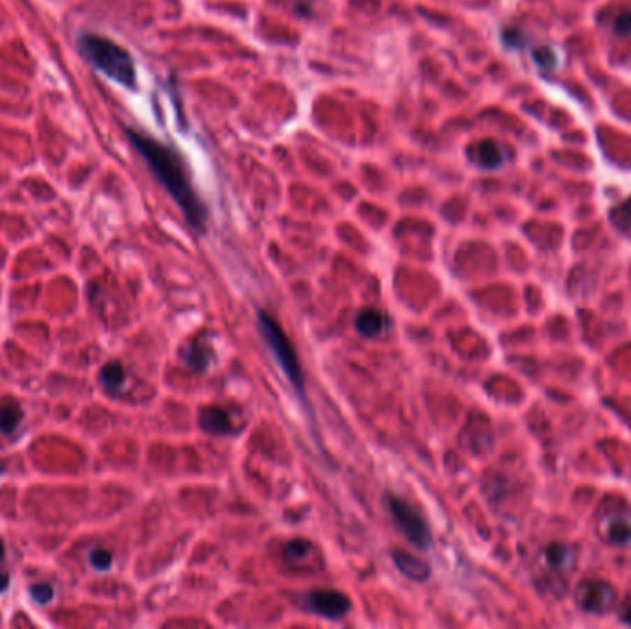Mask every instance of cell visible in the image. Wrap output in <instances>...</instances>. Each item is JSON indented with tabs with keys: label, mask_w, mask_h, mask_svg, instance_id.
I'll return each instance as SVG.
<instances>
[{
	"label": "cell",
	"mask_w": 631,
	"mask_h": 629,
	"mask_svg": "<svg viewBox=\"0 0 631 629\" xmlns=\"http://www.w3.org/2000/svg\"><path fill=\"white\" fill-rule=\"evenodd\" d=\"M128 139L148 163L151 174L181 209L188 225L198 232L205 231L209 216L207 207L192 183L191 172L181 154L176 148L142 133L139 129H128Z\"/></svg>",
	"instance_id": "6da1fadb"
},
{
	"label": "cell",
	"mask_w": 631,
	"mask_h": 629,
	"mask_svg": "<svg viewBox=\"0 0 631 629\" xmlns=\"http://www.w3.org/2000/svg\"><path fill=\"white\" fill-rule=\"evenodd\" d=\"M80 50L100 73L114 80L128 89L137 87V71H135L133 57L124 47H120L107 37L96 34H83L80 37Z\"/></svg>",
	"instance_id": "7a4b0ae2"
},
{
	"label": "cell",
	"mask_w": 631,
	"mask_h": 629,
	"mask_svg": "<svg viewBox=\"0 0 631 629\" xmlns=\"http://www.w3.org/2000/svg\"><path fill=\"white\" fill-rule=\"evenodd\" d=\"M257 323H259L260 336L266 341V346L269 347L272 355L275 356V360L281 366L283 373L288 378L290 386L294 387L295 393L299 395L303 401H305V378H303V369H301L299 356L295 353V347L292 343V340L288 338L283 327L277 323L274 316L266 312V310H259L257 314Z\"/></svg>",
	"instance_id": "3957f363"
},
{
	"label": "cell",
	"mask_w": 631,
	"mask_h": 629,
	"mask_svg": "<svg viewBox=\"0 0 631 629\" xmlns=\"http://www.w3.org/2000/svg\"><path fill=\"white\" fill-rule=\"evenodd\" d=\"M386 504L388 510L394 517L395 524L401 528L404 537L408 539L415 548L420 550H429L432 547V533H430L429 522L424 521V517L420 511L415 510L410 502L399 498L397 495H386Z\"/></svg>",
	"instance_id": "277c9868"
},
{
	"label": "cell",
	"mask_w": 631,
	"mask_h": 629,
	"mask_svg": "<svg viewBox=\"0 0 631 629\" xmlns=\"http://www.w3.org/2000/svg\"><path fill=\"white\" fill-rule=\"evenodd\" d=\"M305 604L312 613L321 619L340 620L351 611V600L340 591L332 589H316L305 594Z\"/></svg>",
	"instance_id": "5b68a950"
},
{
	"label": "cell",
	"mask_w": 631,
	"mask_h": 629,
	"mask_svg": "<svg viewBox=\"0 0 631 629\" xmlns=\"http://www.w3.org/2000/svg\"><path fill=\"white\" fill-rule=\"evenodd\" d=\"M576 604L584 611H589V613H604L613 605L615 602V594H613V589L604 582H598V579H591V582L579 583V587L576 589Z\"/></svg>",
	"instance_id": "8992f818"
},
{
	"label": "cell",
	"mask_w": 631,
	"mask_h": 629,
	"mask_svg": "<svg viewBox=\"0 0 631 629\" xmlns=\"http://www.w3.org/2000/svg\"><path fill=\"white\" fill-rule=\"evenodd\" d=\"M600 533L605 541L615 547H631V513L613 511L600 521Z\"/></svg>",
	"instance_id": "52a82bcc"
},
{
	"label": "cell",
	"mask_w": 631,
	"mask_h": 629,
	"mask_svg": "<svg viewBox=\"0 0 631 629\" xmlns=\"http://www.w3.org/2000/svg\"><path fill=\"white\" fill-rule=\"evenodd\" d=\"M198 424L203 432L211 434V436H228V434L237 432L231 413L218 404L203 406L198 413Z\"/></svg>",
	"instance_id": "ba28073f"
},
{
	"label": "cell",
	"mask_w": 631,
	"mask_h": 629,
	"mask_svg": "<svg viewBox=\"0 0 631 629\" xmlns=\"http://www.w3.org/2000/svg\"><path fill=\"white\" fill-rule=\"evenodd\" d=\"M392 559H394L399 572L406 576L408 579H412V582L423 583L430 578V565L424 559H421V557L414 556V554L395 548L394 552H392Z\"/></svg>",
	"instance_id": "9c48e42d"
},
{
	"label": "cell",
	"mask_w": 631,
	"mask_h": 629,
	"mask_svg": "<svg viewBox=\"0 0 631 629\" xmlns=\"http://www.w3.org/2000/svg\"><path fill=\"white\" fill-rule=\"evenodd\" d=\"M469 159L482 168H498L506 163V150L497 140H482L469 150Z\"/></svg>",
	"instance_id": "30bf717a"
},
{
	"label": "cell",
	"mask_w": 631,
	"mask_h": 629,
	"mask_svg": "<svg viewBox=\"0 0 631 629\" xmlns=\"http://www.w3.org/2000/svg\"><path fill=\"white\" fill-rule=\"evenodd\" d=\"M541 557H543V563L547 565V568L552 570V572H569L572 565H574V552L570 550V547L563 545V542H552V545H549L543 550Z\"/></svg>",
	"instance_id": "8fae6325"
},
{
	"label": "cell",
	"mask_w": 631,
	"mask_h": 629,
	"mask_svg": "<svg viewBox=\"0 0 631 629\" xmlns=\"http://www.w3.org/2000/svg\"><path fill=\"white\" fill-rule=\"evenodd\" d=\"M355 327L364 338H373L383 332L384 329V314L375 309H364L358 312Z\"/></svg>",
	"instance_id": "7c38bea8"
},
{
	"label": "cell",
	"mask_w": 631,
	"mask_h": 629,
	"mask_svg": "<svg viewBox=\"0 0 631 629\" xmlns=\"http://www.w3.org/2000/svg\"><path fill=\"white\" fill-rule=\"evenodd\" d=\"M212 347L203 343L202 340H196L188 349L185 351V360L186 364L198 373L207 371L209 366H211L212 360Z\"/></svg>",
	"instance_id": "4fadbf2b"
},
{
	"label": "cell",
	"mask_w": 631,
	"mask_h": 629,
	"mask_svg": "<svg viewBox=\"0 0 631 629\" xmlns=\"http://www.w3.org/2000/svg\"><path fill=\"white\" fill-rule=\"evenodd\" d=\"M22 421V410L15 401H6L0 404V432L13 434Z\"/></svg>",
	"instance_id": "5bb4252c"
},
{
	"label": "cell",
	"mask_w": 631,
	"mask_h": 629,
	"mask_svg": "<svg viewBox=\"0 0 631 629\" xmlns=\"http://www.w3.org/2000/svg\"><path fill=\"white\" fill-rule=\"evenodd\" d=\"M100 382L104 384V387L107 392H119L126 382V369L120 366L119 362H111V364L102 367V371H100Z\"/></svg>",
	"instance_id": "9a60e30c"
},
{
	"label": "cell",
	"mask_w": 631,
	"mask_h": 629,
	"mask_svg": "<svg viewBox=\"0 0 631 629\" xmlns=\"http://www.w3.org/2000/svg\"><path fill=\"white\" fill-rule=\"evenodd\" d=\"M311 550V542L305 541V539H294V541H290L285 547V556L288 559H292V561H301V559H305L309 556Z\"/></svg>",
	"instance_id": "2e32d148"
},
{
	"label": "cell",
	"mask_w": 631,
	"mask_h": 629,
	"mask_svg": "<svg viewBox=\"0 0 631 629\" xmlns=\"http://www.w3.org/2000/svg\"><path fill=\"white\" fill-rule=\"evenodd\" d=\"M89 559H91V565H93L96 570H107V568L113 565V556H111V552L105 550V548H94V550H91Z\"/></svg>",
	"instance_id": "e0dca14e"
},
{
	"label": "cell",
	"mask_w": 631,
	"mask_h": 629,
	"mask_svg": "<svg viewBox=\"0 0 631 629\" xmlns=\"http://www.w3.org/2000/svg\"><path fill=\"white\" fill-rule=\"evenodd\" d=\"M533 59H535V63H537L539 67L547 68V71L558 65V57H556V54H554L549 47H543L533 52Z\"/></svg>",
	"instance_id": "ac0fdd59"
},
{
	"label": "cell",
	"mask_w": 631,
	"mask_h": 629,
	"mask_svg": "<svg viewBox=\"0 0 631 629\" xmlns=\"http://www.w3.org/2000/svg\"><path fill=\"white\" fill-rule=\"evenodd\" d=\"M31 598L36 600L37 604H48L54 596V589L48 583H37L30 589Z\"/></svg>",
	"instance_id": "d6986e66"
},
{
	"label": "cell",
	"mask_w": 631,
	"mask_h": 629,
	"mask_svg": "<svg viewBox=\"0 0 631 629\" xmlns=\"http://www.w3.org/2000/svg\"><path fill=\"white\" fill-rule=\"evenodd\" d=\"M613 218H615V222L618 223L621 229H624V231H631V202H626V203H622L621 207H616V211H615V214H613Z\"/></svg>",
	"instance_id": "ffe728a7"
},
{
	"label": "cell",
	"mask_w": 631,
	"mask_h": 629,
	"mask_svg": "<svg viewBox=\"0 0 631 629\" xmlns=\"http://www.w3.org/2000/svg\"><path fill=\"white\" fill-rule=\"evenodd\" d=\"M613 30L618 36H631V10L622 11L621 15H616L615 22H613Z\"/></svg>",
	"instance_id": "44dd1931"
},
{
	"label": "cell",
	"mask_w": 631,
	"mask_h": 629,
	"mask_svg": "<svg viewBox=\"0 0 631 629\" xmlns=\"http://www.w3.org/2000/svg\"><path fill=\"white\" fill-rule=\"evenodd\" d=\"M621 619L624 620L626 624L631 626V602H628V604L624 605V609L621 611Z\"/></svg>",
	"instance_id": "7402d4cb"
},
{
	"label": "cell",
	"mask_w": 631,
	"mask_h": 629,
	"mask_svg": "<svg viewBox=\"0 0 631 629\" xmlns=\"http://www.w3.org/2000/svg\"><path fill=\"white\" fill-rule=\"evenodd\" d=\"M8 585H10V576H8V572H4V570H0V593L6 591Z\"/></svg>",
	"instance_id": "603a6c76"
},
{
	"label": "cell",
	"mask_w": 631,
	"mask_h": 629,
	"mask_svg": "<svg viewBox=\"0 0 631 629\" xmlns=\"http://www.w3.org/2000/svg\"><path fill=\"white\" fill-rule=\"evenodd\" d=\"M4 556H6V547H4V542L0 541V559H4Z\"/></svg>",
	"instance_id": "cb8c5ba5"
},
{
	"label": "cell",
	"mask_w": 631,
	"mask_h": 629,
	"mask_svg": "<svg viewBox=\"0 0 631 629\" xmlns=\"http://www.w3.org/2000/svg\"><path fill=\"white\" fill-rule=\"evenodd\" d=\"M2 471H4V467H2V464H0V475H2Z\"/></svg>",
	"instance_id": "d4e9b609"
}]
</instances>
